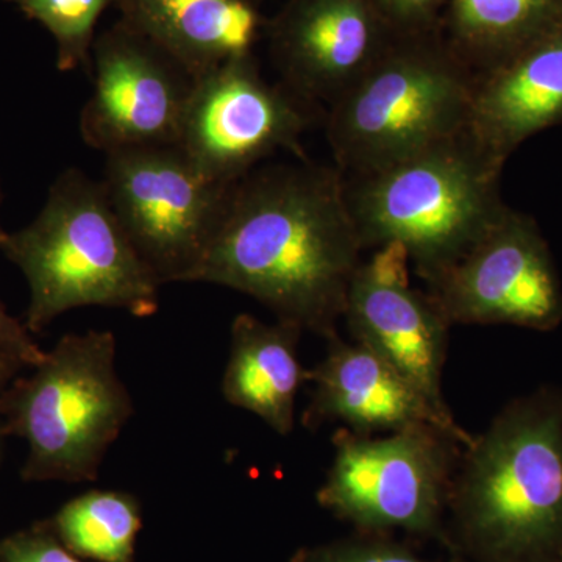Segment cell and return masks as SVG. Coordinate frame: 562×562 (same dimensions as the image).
I'll return each mask as SVG.
<instances>
[{
  "label": "cell",
  "instance_id": "obj_1",
  "mask_svg": "<svg viewBox=\"0 0 562 562\" xmlns=\"http://www.w3.org/2000/svg\"><path fill=\"white\" fill-rule=\"evenodd\" d=\"M364 250L338 168L302 158L236 181L190 283L243 292L328 341Z\"/></svg>",
  "mask_w": 562,
  "mask_h": 562
},
{
  "label": "cell",
  "instance_id": "obj_2",
  "mask_svg": "<svg viewBox=\"0 0 562 562\" xmlns=\"http://www.w3.org/2000/svg\"><path fill=\"white\" fill-rule=\"evenodd\" d=\"M0 250L27 280L24 324L32 335L81 306L120 308L150 317L161 284L139 257L102 181L69 168L50 184L38 216L7 233Z\"/></svg>",
  "mask_w": 562,
  "mask_h": 562
},
{
  "label": "cell",
  "instance_id": "obj_3",
  "mask_svg": "<svg viewBox=\"0 0 562 562\" xmlns=\"http://www.w3.org/2000/svg\"><path fill=\"white\" fill-rule=\"evenodd\" d=\"M475 72L439 29L397 33L328 106L327 139L344 176H366L468 131Z\"/></svg>",
  "mask_w": 562,
  "mask_h": 562
},
{
  "label": "cell",
  "instance_id": "obj_4",
  "mask_svg": "<svg viewBox=\"0 0 562 562\" xmlns=\"http://www.w3.org/2000/svg\"><path fill=\"white\" fill-rule=\"evenodd\" d=\"M502 172L465 131L380 171L346 179L362 247L401 244L422 279H430L508 209Z\"/></svg>",
  "mask_w": 562,
  "mask_h": 562
},
{
  "label": "cell",
  "instance_id": "obj_5",
  "mask_svg": "<svg viewBox=\"0 0 562 562\" xmlns=\"http://www.w3.org/2000/svg\"><path fill=\"white\" fill-rule=\"evenodd\" d=\"M133 412L111 331L63 336L31 375L0 392L3 431L27 442V482H95Z\"/></svg>",
  "mask_w": 562,
  "mask_h": 562
},
{
  "label": "cell",
  "instance_id": "obj_6",
  "mask_svg": "<svg viewBox=\"0 0 562 562\" xmlns=\"http://www.w3.org/2000/svg\"><path fill=\"white\" fill-rule=\"evenodd\" d=\"M471 541L522 557L562 538V395L514 402L465 449L453 487Z\"/></svg>",
  "mask_w": 562,
  "mask_h": 562
},
{
  "label": "cell",
  "instance_id": "obj_7",
  "mask_svg": "<svg viewBox=\"0 0 562 562\" xmlns=\"http://www.w3.org/2000/svg\"><path fill=\"white\" fill-rule=\"evenodd\" d=\"M111 209L161 286L190 283L220 224L233 184L206 177L179 146L105 155Z\"/></svg>",
  "mask_w": 562,
  "mask_h": 562
},
{
  "label": "cell",
  "instance_id": "obj_8",
  "mask_svg": "<svg viewBox=\"0 0 562 562\" xmlns=\"http://www.w3.org/2000/svg\"><path fill=\"white\" fill-rule=\"evenodd\" d=\"M335 460L319 503L369 530L430 531L450 494L452 447L431 427H408L384 438L339 430Z\"/></svg>",
  "mask_w": 562,
  "mask_h": 562
},
{
  "label": "cell",
  "instance_id": "obj_9",
  "mask_svg": "<svg viewBox=\"0 0 562 562\" xmlns=\"http://www.w3.org/2000/svg\"><path fill=\"white\" fill-rule=\"evenodd\" d=\"M317 105L261 76L254 54L198 77L179 147L210 179L233 184L279 150L306 158L305 132Z\"/></svg>",
  "mask_w": 562,
  "mask_h": 562
},
{
  "label": "cell",
  "instance_id": "obj_10",
  "mask_svg": "<svg viewBox=\"0 0 562 562\" xmlns=\"http://www.w3.org/2000/svg\"><path fill=\"white\" fill-rule=\"evenodd\" d=\"M425 281L428 297L450 325L547 331L562 322L549 244L531 216L509 206L458 260Z\"/></svg>",
  "mask_w": 562,
  "mask_h": 562
},
{
  "label": "cell",
  "instance_id": "obj_11",
  "mask_svg": "<svg viewBox=\"0 0 562 562\" xmlns=\"http://www.w3.org/2000/svg\"><path fill=\"white\" fill-rule=\"evenodd\" d=\"M90 74L80 135L91 149L179 146L195 79L171 55L120 20L95 36Z\"/></svg>",
  "mask_w": 562,
  "mask_h": 562
},
{
  "label": "cell",
  "instance_id": "obj_12",
  "mask_svg": "<svg viewBox=\"0 0 562 562\" xmlns=\"http://www.w3.org/2000/svg\"><path fill=\"white\" fill-rule=\"evenodd\" d=\"M280 83L331 105L382 57L397 32L376 0H288L266 21Z\"/></svg>",
  "mask_w": 562,
  "mask_h": 562
},
{
  "label": "cell",
  "instance_id": "obj_13",
  "mask_svg": "<svg viewBox=\"0 0 562 562\" xmlns=\"http://www.w3.org/2000/svg\"><path fill=\"white\" fill-rule=\"evenodd\" d=\"M408 261L401 244L376 247L355 273L344 317L357 342L390 362L438 408L450 412L442 397L450 324L428 294L409 286Z\"/></svg>",
  "mask_w": 562,
  "mask_h": 562
},
{
  "label": "cell",
  "instance_id": "obj_14",
  "mask_svg": "<svg viewBox=\"0 0 562 562\" xmlns=\"http://www.w3.org/2000/svg\"><path fill=\"white\" fill-rule=\"evenodd\" d=\"M313 384L303 425L317 427L328 420L346 424L358 435L392 432L408 427L435 428L458 446H472L469 435L452 413L438 408L390 362L362 346L330 339L327 357L306 375Z\"/></svg>",
  "mask_w": 562,
  "mask_h": 562
},
{
  "label": "cell",
  "instance_id": "obj_15",
  "mask_svg": "<svg viewBox=\"0 0 562 562\" xmlns=\"http://www.w3.org/2000/svg\"><path fill=\"white\" fill-rule=\"evenodd\" d=\"M562 122V24L476 74L468 133L505 166L536 133Z\"/></svg>",
  "mask_w": 562,
  "mask_h": 562
},
{
  "label": "cell",
  "instance_id": "obj_16",
  "mask_svg": "<svg viewBox=\"0 0 562 562\" xmlns=\"http://www.w3.org/2000/svg\"><path fill=\"white\" fill-rule=\"evenodd\" d=\"M125 25L151 41L194 79L250 55L266 21L254 0H114Z\"/></svg>",
  "mask_w": 562,
  "mask_h": 562
},
{
  "label": "cell",
  "instance_id": "obj_17",
  "mask_svg": "<svg viewBox=\"0 0 562 562\" xmlns=\"http://www.w3.org/2000/svg\"><path fill=\"white\" fill-rule=\"evenodd\" d=\"M302 333L294 325L266 324L246 313L232 324L222 395L236 408L260 417L280 436L294 430L295 398L308 375L299 358Z\"/></svg>",
  "mask_w": 562,
  "mask_h": 562
},
{
  "label": "cell",
  "instance_id": "obj_18",
  "mask_svg": "<svg viewBox=\"0 0 562 562\" xmlns=\"http://www.w3.org/2000/svg\"><path fill=\"white\" fill-rule=\"evenodd\" d=\"M560 24L562 0H449L438 29L476 76Z\"/></svg>",
  "mask_w": 562,
  "mask_h": 562
},
{
  "label": "cell",
  "instance_id": "obj_19",
  "mask_svg": "<svg viewBox=\"0 0 562 562\" xmlns=\"http://www.w3.org/2000/svg\"><path fill=\"white\" fill-rule=\"evenodd\" d=\"M70 552L99 562H132L139 506L125 492L91 491L63 506L55 519Z\"/></svg>",
  "mask_w": 562,
  "mask_h": 562
},
{
  "label": "cell",
  "instance_id": "obj_20",
  "mask_svg": "<svg viewBox=\"0 0 562 562\" xmlns=\"http://www.w3.org/2000/svg\"><path fill=\"white\" fill-rule=\"evenodd\" d=\"M27 20L40 22L57 44L55 65L60 72L90 74L95 24L114 0H5Z\"/></svg>",
  "mask_w": 562,
  "mask_h": 562
},
{
  "label": "cell",
  "instance_id": "obj_21",
  "mask_svg": "<svg viewBox=\"0 0 562 562\" xmlns=\"http://www.w3.org/2000/svg\"><path fill=\"white\" fill-rule=\"evenodd\" d=\"M295 562H428L394 543L357 541L335 543L302 554Z\"/></svg>",
  "mask_w": 562,
  "mask_h": 562
},
{
  "label": "cell",
  "instance_id": "obj_22",
  "mask_svg": "<svg viewBox=\"0 0 562 562\" xmlns=\"http://www.w3.org/2000/svg\"><path fill=\"white\" fill-rule=\"evenodd\" d=\"M449 0H376L384 18L397 33L435 31Z\"/></svg>",
  "mask_w": 562,
  "mask_h": 562
},
{
  "label": "cell",
  "instance_id": "obj_23",
  "mask_svg": "<svg viewBox=\"0 0 562 562\" xmlns=\"http://www.w3.org/2000/svg\"><path fill=\"white\" fill-rule=\"evenodd\" d=\"M2 562H83L49 536H14L0 546Z\"/></svg>",
  "mask_w": 562,
  "mask_h": 562
},
{
  "label": "cell",
  "instance_id": "obj_24",
  "mask_svg": "<svg viewBox=\"0 0 562 562\" xmlns=\"http://www.w3.org/2000/svg\"><path fill=\"white\" fill-rule=\"evenodd\" d=\"M0 349L27 368H35L46 358V351L41 349L33 339L24 322L11 316L2 302H0Z\"/></svg>",
  "mask_w": 562,
  "mask_h": 562
},
{
  "label": "cell",
  "instance_id": "obj_25",
  "mask_svg": "<svg viewBox=\"0 0 562 562\" xmlns=\"http://www.w3.org/2000/svg\"><path fill=\"white\" fill-rule=\"evenodd\" d=\"M21 368H24V366L20 361L14 360L11 355L0 349V392L9 386Z\"/></svg>",
  "mask_w": 562,
  "mask_h": 562
},
{
  "label": "cell",
  "instance_id": "obj_26",
  "mask_svg": "<svg viewBox=\"0 0 562 562\" xmlns=\"http://www.w3.org/2000/svg\"><path fill=\"white\" fill-rule=\"evenodd\" d=\"M2 199H3L2 181H0V206H2ZM5 236H7V232L3 231L2 225H0V244L3 243V239H5Z\"/></svg>",
  "mask_w": 562,
  "mask_h": 562
},
{
  "label": "cell",
  "instance_id": "obj_27",
  "mask_svg": "<svg viewBox=\"0 0 562 562\" xmlns=\"http://www.w3.org/2000/svg\"><path fill=\"white\" fill-rule=\"evenodd\" d=\"M3 436H7V435H5V431H3L2 419H0V454H2Z\"/></svg>",
  "mask_w": 562,
  "mask_h": 562
},
{
  "label": "cell",
  "instance_id": "obj_28",
  "mask_svg": "<svg viewBox=\"0 0 562 562\" xmlns=\"http://www.w3.org/2000/svg\"><path fill=\"white\" fill-rule=\"evenodd\" d=\"M558 562H562V558H561V560H560V561H558Z\"/></svg>",
  "mask_w": 562,
  "mask_h": 562
}]
</instances>
